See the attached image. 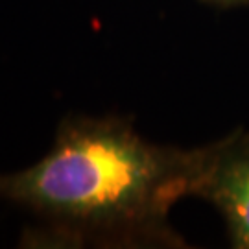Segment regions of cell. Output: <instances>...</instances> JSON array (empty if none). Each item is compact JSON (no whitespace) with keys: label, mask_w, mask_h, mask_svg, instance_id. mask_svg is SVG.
I'll list each match as a JSON object with an SVG mask.
<instances>
[{"label":"cell","mask_w":249,"mask_h":249,"mask_svg":"<svg viewBox=\"0 0 249 249\" xmlns=\"http://www.w3.org/2000/svg\"><path fill=\"white\" fill-rule=\"evenodd\" d=\"M194 168L124 122L67 120L37 164L0 174V199L45 222L36 246L81 232L133 231L160 220L176 197L199 183Z\"/></svg>","instance_id":"1"},{"label":"cell","mask_w":249,"mask_h":249,"mask_svg":"<svg viewBox=\"0 0 249 249\" xmlns=\"http://www.w3.org/2000/svg\"><path fill=\"white\" fill-rule=\"evenodd\" d=\"M211 185L214 199L229 218L236 246L249 249V151L223 162Z\"/></svg>","instance_id":"2"}]
</instances>
